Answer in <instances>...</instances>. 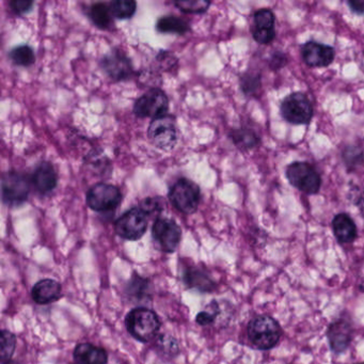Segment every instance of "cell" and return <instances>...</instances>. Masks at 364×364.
Returning a JSON list of instances; mask_svg holds the SVG:
<instances>
[{
  "label": "cell",
  "mask_w": 364,
  "mask_h": 364,
  "mask_svg": "<svg viewBox=\"0 0 364 364\" xmlns=\"http://www.w3.org/2000/svg\"><path fill=\"white\" fill-rule=\"evenodd\" d=\"M127 331L140 342H150L161 329V321L155 311L144 306L133 309L125 318Z\"/></svg>",
  "instance_id": "6da1fadb"
},
{
  "label": "cell",
  "mask_w": 364,
  "mask_h": 364,
  "mask_svg": "<svg viewBox=\"0 0 364 364\" xmlns=\"http://www.w3.org/2000/svg\"><path fill=\"white\" fill-rule=\"evenodd\" d=\"M281 327L272 317L261 315L248 325V336L257 348L267 350L274 348L281 338Z\"/></svg>",
  "instance_id": "7a4b0ae2"
},
{
  "label": "cell",
  "mask_w": 364,
  "mask_h": 364,
  "mask_svg": "<svg viewBox=\"0 0 364 364\" xmlns=\"http://www.w3.org/2000/svg\"><path fill=\"white\" fill-rule=\"evenodd\" d=\"M287 178L291 186L306 195H315L321 189V176L306 161H295L287 166Z\"/></svg>",
  "instance_id": "3957f363"
},
{
  "label": "cell",
  "mask_w": 364,
  "mask_h": 364,
  "mask_svg": "<svg viewBox=\"0 0 364 364\" xmlns=\"http://www.w3.org/2000/svg\"><path fill=\"white\" fill-rule=\"evenodd\" d=\"M170 202L183 214H193L200 203V188L193 181L180 178L169 191Z\"/></svg>",
  "instance_id": "277c9868"
},
{
  "label": "cell",
  "mask_w": 364,
  "mask_h": 364,
  "mask_svg": "<svg viewBox=\"0 0 364 364\" xmlns=\"http://www.w3.org/2000/svg\"><path fill=\"white\" fill-rule=\"evenodd\" d=\"M282 118L291 124H308L313 118V106L310 99L302 92L291 93L283 99L280 105Z\"/></svg>",
  "instance_id": "5b68a950"
},
{
  "label": "cell",
  "mask_w": 364,
  "mask_h": 364,
  "mask_svg": "<svg viewBox=\"0 0 364 364\" xmlns=\"http://www.w3.org/2000/svg\"><path fill=\"white\" fill-rule=\"evenodd\" d=\"M148 137L156 148L171 150L178 142L176 119L170 114L153 119L149 127Z\"/></svg>",
  "instance_id": "8992f818"
},
{
  "label": "cell",
  "mask_w": 364,
  "mask_h": 364,
  "mask_svg": "<svg viewBox=\"0 0 364 364\" xmlns=\"http://www.w3.org/2000/svg\"><path fill=\"white\" fill-rule=\"evenodd\" d=\"M122 200L118 187L99 183L91 187L87 193L86 201L89 208L95 212H110L116 210Z\"/></svg>",
  "instance_id": "52a82bcc"
},
{
  "label": "cell",
  "mask_w": 364,
  "mask_h": 364,
  "mask_svg": "<svg viewBox=\"0 0 364 364\" xmlns=\"http://www.w3.org/2000/svg\"><path fill=\"white\" fill-rule=\"evenodd\" d=\"M1 188L4 202L8 206H20L28 199L31 184L24 174L9 171L4 174Z\"/></svg>",
  "instance_id": "ba28073f"
},
{
  "label": "cell",
  "mask_w": 364,
  "mask_h": 364,
  "mask_svg": "<svg viewBox=\"0 0 364 364\" xmlns=\"http://www.w3.org/2000/svg\"><path fill=\"white\" fill-rule=\"evenodd\" d=\"M146 214L140 208H134L125 212L116 221L117 234L123 240H138L146 233L148 228Z\"/></svg>",
  "instance_id": "9c48e42d"
},
{
  "label": "cell",
  "mask_w": 364,
  "mask_h": 364,
  "mask_svg": "<svg viewBox=\"0 0 364 364\" xmlns=\"http://www.w3.org/2000/svg\"><path fill=\"white\" fill-rule=\"evenodd\" d=\"M169 100L161 89H151L140 97L134 105V112L139 118L156 119L167 114Z\"/></svg>",
  "instance_id": "30bf717a"
},
{
  "label": "cell",
  "mask_w": 364,
  "mask_h": 364,
  "mask_svg": "<svg viewBox=\"0 0 364 364\" xmlns=\"http://www.w3.org/2000/svg\"><path fill=\"white\" fill-rule=\"evenodd\" d=\"M152 234L159 248L167 253L174 252L182 238L180 225L168 218H157L153 225Z\"/></svg>",
  "instance_id": "8fae6325"
},
{
  "label": "cell",
  "mask_w": 364,
  "mask_h": 364,
  "mask_svg": "<svg viewBox=\"0 0 364 364\" xmlns=\"http://www.w3.org/2000/svg\"><path fill=\"white\" fill-rule=\"evenodd\" d=\"M276 16L270 9L257 10L253 14V26L251 28L253 39L262 46H267L276 39Z\"/></svg>",
  "instance_id": "7c38bea8"
},
{
  "label": "cell",
  "mask_w": 364,
  "mask_h": 364,
  "mask_svg": "<svg viewBox=\"0 0 364 364\" xmlns=\"http://www.w3.org/2000/svg\"><path fill=\"white\" fill-rule=\"evenodd\" d=\"M301 57L308 67L327 68L333 63L336 50L326 44L308 41L301 46Z\"/></svg>",
  "instance_id": "4fadbf2b"
},
{
  "label": "cell",
  "mask_w": 364,
  "mask_h": 364,
  "mask_svg": "<svg viewBox=\"0 0 364 364\" xmlns=\"http://www.w3.org/2000/svg\"><path fill=\"white\" fill-rule=\"evenodd\" d=\"M104 71L114 80H123L129 78L133 73L131 61L123 53L112 52L102 59Z\"/></svg>",
  "instance_id": "5bb4252c"
},
{
  "label": "cell",
  "mask_w": 364,
  "mask_h": 364,
  "mask_svg": "<svg viewBox=\"0 0 364 364\" xmlns=\"http://www.w3.org/2000/svg\"><path fill=\"white\" fill-rule=\"evenodd\" d=\"M328 340L332 351L341 353L346 350L353 338V327L345 319L333 321L328 328Z\"/></svg>",
  "instance_id": "9a60e30c"
},
{
  "label": "cell",
  "mask_w": 364,
  "mask_h": 364,
  "mask_svg": "<svg viewBox=\"0 0 364 364\" xmlns=\"http://www.w3.org/2000/svg\"><path fill=\"white\" fill-rule=\"evenodd\" d=\"M31 183L36 191H39L42 195L50 193L56 188L58 178L56 171L52 164L44 161L40 164L31 176Z\"/></svg>",
  "instance_id": "2e32d148"
},
{
  "label": "cell",
  "mask_w": 364,
  "mask_h": 364,
  "mask_svg": "<svg viewBox=\"0 0 364 364\" xmlns=\"http://www.w3.org/2000/svg\"><path fill=\"white\" fill-rule=\"evenodd\" d=\"M31 297L38 304H50L63 297L60 283L52 279H44L36 283L31 291Z\"/></svg>",
  "instance_id": "e0dca14e"
},
{
  "label": "cell",
  "mask_w": 364,
  "mask_h": 364,
  "mask_svg": "<svg viewBox=\"0 0 364 364\" xmlns=\"http://www.w3.org/2000/svg\"><path fill=\"white\" fill-rule=\"evenodd\" d=\"M74 360L77 364H107V351L90 343H82L74 349Z\"/></svg>",
  "instance_id": "ac0fdd59"
},
{
  "label": "cell",
  "mask_w": 364,
  "mask_h": 364,
  "mask_svg": "<svg viewBox=\"0 0 364 364\" xmlns=\"http://www.w3.org/2000/svg\"><path fill=\"white\" fill-rule=\"evenodd\" d=\"M332 229L336 240L341 244H350L357 238V227L355 221L345 213L336 215L332 221Z\"/></svg>",
  "instance_id": "d6986e66"
},
{
  "label": "cell",
  "mask_w": 364,
  "mask_h": 364,
  "mask_svg": "<svg viewBox=\"0 0 364 364\" xmlns=\"http://www.w3.org/2000/svg\"><path fill=\"white\" fill-rule=\"evenodd\" d=\"M233 144L242 150H251L259 144V138L255 131L247 127L233 129L230 134Z\"/></svg>",
  "instance_id": "ffe728a7"
},
{
  "label": "cell",
  "mask_w": 364,
  "mask_h": 364,
  "mask_svg": "<svg viewBox=\"0 0 364 364\" xmlns=\"http://www.w3.org/2000/svg\"><path fill=\"white\" fill-rule=\"evenodd\" d=\"M157 31L164 33H176V35H184L188 33L189 24L183 18L176 16H163L157 22Z\"/></svg>",
  "instance_id": "44dd1931"
},
{
  "label": "cell",
  "mask_w": 364,
  "mask_h": 364,
  "mask_svg": "<svg viewBox=\"0 0 364 364\" xmlns=\"http://www.w3.org/2000/svg\"><path fill=\"white\" fill-rule=\"evenodd\" d=\"M89 16L95 26L101 29L109 28L112 24V14L110 8L105 4H95L91 6Z\"/></svg>",
  "instance_id": "7402d4cb"
},
{
  "label": "cell",
  "mask_w": 364,
  "mask_h": 364,
  "mask_svg": "<svg viewBox=\"0 0 364 364\" xmlns=\"http://www.w3.org/2000/svg\"><path fill=\"white\" fill-rule=\"evenodd\" d=\"M185 282L191 287H196L202 291H210L214 289L215 283L199 269L187 270L184 276Z\"/></svg>",
  "instance_id": "603a6c76"
},
{
  "label": "cell",
  "mask_w": 364,
  "mask_h": 364,
  "mask_svg": "<svg viewBox=\"0 0 364 364\" xmlns=\"http://www.w3.org/2000/svg\"><path fill=\"white\" fill-rule=\"evenodd\" d=\"M112 18L118 20H127L131 18L137 10V4L134 0H116L109 6Z\"/></svg>",
  "instance_id": "cb8c5ba5"
},
{
  "label": "cell",
  "mask_w": 364,
  "mask_h": 364,
  "mask_svg": "<svg viewBox=\"0 0 364 364\" xmlns=\"http://www.w3.org/2000/svg\"><path fill=\"white\" fill-rule=\"evenodd\" d=\"M9 56L14 65H21V67H29L33 65L36 59L33 48H29L28 46H21L14 48L10 52Z\"/></svg>",
  "instance_id": "d4e9b609"
},
{
  "label": "cell",
  "mask_w": 364,
  "mask_h": 364,
  "mask_svg": "<svg viewBox=\"0 0 364 364\" xmlns=\"http://www.w3.org/2000/svg\"><path fill=\"white\" fill-rule=\"evenodd\" d=\"M16 336L8 330H3V332H1V349H0L1 362H7L11 360L12 355L16 350Z\"/></svg>",
  "instance_id": "484cf974"
},
{
  "label": "cell",
  "mask_w": 364,
  "mask_h": 364,
  "mask_svg": "<svg viewBox=\"0 0 364 364\" xmlns=\"http://www.w3.org/2000/svg\"><path fill=\"white\" fill-rule=\"evenodd\" d=\"M176 7L185 14H204L210 6V1L204 0H189V1H176Z\"/></svg>",
  "instance_id": "4316f807"
},
{
  "label": "cell",
  "mask_w": 364,
  "mask_h": 364,
  "mask_svg": "<svg viewBox=\"0 0 364 364\" xmlns=\"http://www.w3.org/2000/svg\"><path fill=\"white\" fill-rule=\"evenodd\" d=\"M240 86H242V92L246 95H252L259 90L261 86V77L253 73L245 74L240 80Z\"/></svg>",
  "instance_id": "83f0119b"
},
{
  "label": "cell",
  "mask_w": 364,
  "mask_h": 364,
  "mask_svg": "<svg viewBox=\"0 0 364 364\" xmlns=\"http://www.w3.org/2000/svg\"><path fill=\"white\" fill-rule=\"evenodd\" d=\"M164 204L159 198H148L142 201L140 208L146 213V216L159 214L163 210Z\"/></svg>",
  "instance_id": "f1b7e54d"
},
{
  "label": "cell",
  "mask_w": 364,
  "mask_h": 364,
  "mask_svg": "<svg viewBox=\"0 0 364 364\" xmlns=\"http://www.w3.org/2000/svg\"><path fill=\"white\" fill-rule=\"evenodd\" d=\"M343 159H344L345 164L350 168L353 166V159H355V165H360V164L363 163L364 153L362 151L358 150L357 148H347L345 149Z\"/></svg>",
  "instance_id": "f546056e"
},
{
  "label": "cell",
  "mask_w": 364,
  "mask_h": 364,
  "mask_svg": "<svg viewBox=\"0 0 364 364\" xmlns=\"http://www.w3.org/2000/svg\"><path fill=\"white\" fill-rule=\"evenodd\" d=\"M33 1H27V0H14L10 3L12 11L16 12V14H25L31 11L33 8Z\"/></svg>",
  "instance_id": "4dcf8cb0"
},
{
  "label": "cell",
  "mask_w": 364,
  "mask_h": 364,
  "mask_svg": "<svg viewBox=\"0 0 364 364\" xmlns=\"http://www.w3.org/2000/svg\"><path fill=\"white\" fill-rule=\"evenodd\" d=\"M287 63V55L281 52L274 53L270 58L269 65L272 70H280Z\"/></svg>",
  "instance_id": "1f68e13d"
},
{
  "label": "cell",
  "mask_w": 364,
  "mask_h": 364,
  "mask_svg": "<svg viewBox=\"0 0 364 364\" xmlns=\"http://www.w3.org/2000/svg\"><path fill=\"white\" fill-rule=\"evenodd\" d=\"M213 311H202V312H200L196 317L197 323L201 326H208L212 323L216 318L217 315V312L212 313Z\"/></svg>",
  "instance_id": "d6a6232c"
},
{
  "label": "cell",
  "mask_w": 364,
  "mask_h": 364,
  "mask_svg": "<svg viewBox=\"0 0 364 364\" xmlns=\"http://www.w3.org/2000/svg\"><path fill=\"white\" fill-rule=\"evenodd\" d=\"M351 11L358 14H364V1H347Z\"/></svg>",
  "instance_id": "836d02e7"
},
{
  "label": "cell",
  "mask_w": 364,
  "mask_h": 364,
  "mask_svg": "<svg viewBox=\"0 0 364 364\" xmlns=\"http://www.w3.org/2000/svg\"><path fill=\"white\" fill-rule=\"evenodd\" d=\"M1 364H20V363H16V362H14V361H11V360H10V361L1 362Z\"/></svg>",
  "instance_id": "e575fe53"
},
{
  "label": "cell",
  "mask_w": 364,
  "mask_h": 364,
  "mask_svg": "<svg viewBox=\"0 0 364 364\" xmlns=\"http://www.w3.org/2000/svg\"><path fill=\"white\" fill-rule=\"evenodd\" d=\"M357 364H364V363H357Z\"/></svg>",
  "instance_id": "d590c367"
},
{
  "label": "cell",
  "mask_w": 364,
  "mask_h": 364,
  "mask_svg": "<svg viewBox=\"0 0 364 364\" xmlns=\"http://www.w3.org/2000/svg\"><path fill=\"white\" fill-rule=\"evenodd\" d=\"M75 364H77V363H75Z\"/></svg>",
  "instance_id": "8d00e7d4"
}]
</instances>
